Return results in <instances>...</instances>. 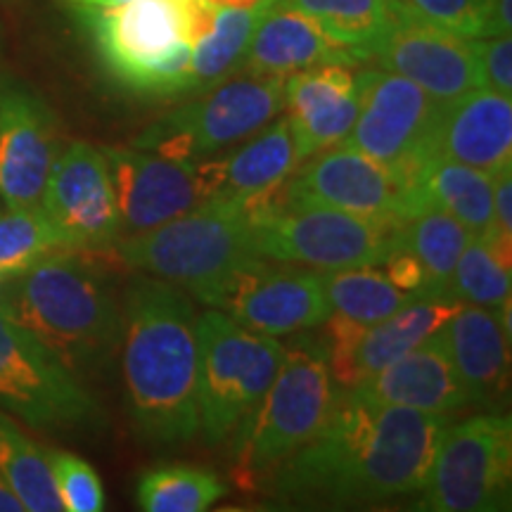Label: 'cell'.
<instances>
[{
    "label": "cell",
    "mask_w": 512,
    "mask_h": 512,
    "mask_svg": "<svg viewBox=\"0 0 512 512\" xmlns=\"http://www.w3.org/2000/svg\"><path fill=\"white\" fill-rule=\"evenodd\" d=\"M451 415L339 396L323 430L268 477L275 501L358 508L418 496Z\"/></svg>",
    "instance_id": "6da1fadb"
},
{
    "label": "cell",
    "mask_w": 512,
    "mask_h": 512,
    "mask_svg": "<svg viewBox=\"0 0 512 512\" xmlns=\"http://www.w3.org/2000/svg\"><path fill=\"white\" fill-rule=\"evenodd\" d=\"M121 366L138 437L155 448L200 432L197 313L181 287L138 275L121 306Z\"/></svg>",
    "instance_id": "7a4b0ae2"
},
{
    "label": "cell",
    "mask_w": 512,
    "mask_h": 512,
    "mask_svg": "<svg viewBox=\"0 0 512 512\" xmlns=\"http://www.w3.org/2000/svg\"><path fill=\"white\" fill-rule=\"evenodd\" d=\"M0 311L31 332L76 380L110 368L121 306L83 249H60L0 280Z\"/></svg>",
    "instance_id": "3957f363"
},
{
    "label": "cell",
    "mask_w": 512,
    "mask_h": 512,
    "mask_svg": "<svg viewBox=\"0 0 512 512\" xmlns=\"http://www.w3.org/2000/svg\"><path fill=\"white\" fill-rule=\"evenodd\" d=\"M339 396L323 344L297 339L285 347L283 363L268 392L238 432L235 479L242 489L261 482L323 430Z\"/></svg>",
    "instance_id": "277c9868"
},
{
    "label": "cell",
    "mask_w": 512,
    "mask_h": 512,
    "mask_svg": "<svg viewBox=\"0 0 512 512\" xmlns=\"http://www.w3.org/2000/svg\"><path fill=\"white\" fill-rule=\"evenodd\" d=\"M76 15L102 67L128 91L152 98L190 93L192 46L181 0H131Z\"/></svg>",
    "instance_id": "5b68a950"
},
{
    "label": "cell",
    "mask_w": 512,
    "mask_h": 512,
    "mask_svg": "<svg viewBox=\"0 0 512 512\" xmlns=\"http://www.w3.org/2000/svg\"><path fill=\"white\" fill-rule=\"evenodd\" d=\"M114 247L124 264L192 294L216 285L256 256L252 221L235 202H202L174 221L121 238Z\"/></svg>",
    "instance_id": "8992f818"
},
{
    "label": "cell",
    "mask_w": 512,
    "mask_h": 512,
    "mask_svg": "<svg viewBox=\"0 0 512 512\" xmlns=\"http://www.w3.org/2000/svg\"><path fill=\"white\" fill-rule=\"evenodd\" d=\"M285 344L242 328L219 309L197 316L200 430L219 446L240 430L278 375Z\"/></svg>",
    "instance_id": "52a82bcc"
},
{
    "label": "cell",
    "mask_w": 512,
    "mask_h": 512,
    "mask_svg": "<svg viewBox=\"0 0 512 512\" xmlns=\"http://www.w3.org/2000/svg\"><path fill=\"white\" fill-rule=\"evenodd\" d=\"M283 105V76L238 69L152 121L131 145L169 159L197 162L254 136L283 112Z\"/></svg>",
    "instance_id": "ba28073f"
},
{
    "label": "cell",
    "mask_w": 512,
    "mask_h": 512,
    "mask_svg": "<svg viewBox=\"0 0 512 512\" xmlns=\"http://www.w3.org/2000/svg\"><path fill=\"white\" fill-rule=\"evenodd\" d=\"M256 256L278 264H302L323 271L382 266L403 249V223L366 219L318 204L247 214Z\"/></svg>",
    "instance_id": "9c48e42d"
},
{
    "label": "cell",
    "mask_w": 512,
    "mask_h": 512,
    "mask_svg": "<svg viewBox=\"0 0 512 512\" xmlns=\"http://www.w3.org/2000/svg\"><path fill=\"white\" fill-rule=\"evenodd\" d=\"M0 411L41 432H102L100 403L38 339L0 311Z\"/></svg>",
    "instance_id": "30bf717a"
},
{
    "label": "cell",
    "mask_w": 512,
    "mask_h": 512,
    "mask_svg": "<svg viewBox=\"0 0 512 512\" xmlns=\"http://www.w3.org/2000/svg\"><path fill=\"white\" fill-rule=\"evenodd\" d=\"M512 420L484 413L451 425L441 434L418 510L491 512L510 508Z\"/></svg>",
    "instance_id": "8fae6325"
},
{
    "label": "cell",
    "mask_w": 512,
    "mask_h": 512,
    "mask_svg": "<svg viewBox=\"0 0 512 512\" xmlns=\"http://www.w3.org/2000/svg\"><path fill=\"white\" fill-rule=\"evenodd\" d=\"M209 309L228 313L242 328L268 337L299 335L325 323L332 309L323 273L278 266L254 256L233 273L195 294Z\"/></svg>",
    "instance_id": "7c38bea8"
},
{
    "label": "cell",
    "mask_w": 512,
    "mask_h": 512,
    "mask_svg": "<svg viewBox=\"0 0 512 512\" xmlns=\"http://www.w3.org/2000/svg\"><path fill=\"white\" fill-rule=\"evenodd\" d=\"M285 204H318L366 219L406 223L418 214L413 185L399 166L384 164L354 147L313 155L283 183Z\"/></svg>",
    "instance_id": "4fadbf2b"
},
{
    "label": "cell",
    "mask_w": 512,
    "mask_h": 512,
    "mask_svg": "<svg viewBox=\"0 0 512 512\" xmlns=\"http://www.w3.org/2000/svg\"><path fill=\"white\" fill-rule=\"evenodd\" d=\"M358 117L342 145L411 174L430 155L439 102L406 76L363 69L356 74Z\"/></svg>",
    "instance_id": "5bb4252c"
},
{
    "label": "cell",
    "mask_w": 512,
    "mask_h": 512,
    "mask_svg": "<svg viewBox=\"0 0 512 512\" xmlns=\"http://www.w3.org/2000/svg\"><path fill=\"white\" fill-rule=\"evenodd\" d=\"M43 211L69 249L107 252L121 238V214L102 147L86 140L64 145L50 169Z\"/></svg>",
    "instance_id": "9a60e30c"
},
{
    "label": "cell",
    "mask_w": 512,
    "mask_h": 512,
    "mask_svg": "<svg viewBox=\"0 0 512 512\" xmlns=\"http://www.w3.org/2000/svg\"><path fill=\"white\" fill-rule=\"evenodd\" d=\"M384 72L406 76L437 102H448L479 86L477 55L472 38L434 27L394 0V17L373 50Z\"/></svg>",
    "instance_id": "2e32d148"
},
{
    "label": "cell",
    "mask_w": 512,
    "mask_h": 512,
    "mask_svg": "<svg viewBox=\"0 0 512 512\" xmlns=\"http://www.w3.org/2000/svg\"><path fill=\"white\" fill-rule=\"evenodd\" d=\"M121 214V238L147 233L202 204L195 162L138 147H102ZM119 238V240H121Z\"/></svg>",
    "instance_id": "e0dca14e"
},
{
    "label": "cell",
    "mask_w": 512,
    "mask_h": 512,
    "mask_svg": "<svg viewBox=\"0 0 512 512\" xmlns=\"http://www.w3.org/2000/svg\"><path fill=\"white\" fill-rule=\"evenodd\" d=\"M60 126L50 107L22 86H0V200L38 207L60 155Z\"/></svg>",
    "instance_id": "ac0fdd59"
},
{
    "label": "cell",
    "mask_w": 512,
    "mask_h": 512,
    "mask_svg": "<svg viewBox=\"0 0 512 512\" xmlns=\"http://www.w3.org/2000/svg\"><path fill=\"white\" fill-rule=\"evenodd\" d=\"M285 119L299 164L342 145L358 117L356 74L349 64H316L285 79Z\"/></svg>",
    "instance_id": "d6986e66"
},
{
    "label": "cell",
    "mask_w": 512,
    "mask_h": 512,
    "mask_svg": "<svg viewBox=\"0 0 512 512\" xmlns=\"http://www.w3.org/2000/svg\"><path fill=\"white\" fill-rule=\"evenodd\" d=\"M430 155L496 174L512 166V100L489 88H472L439 102Z\"/></svg>",
    "instance_id": "ffe728a7"
},
{
    "label": "cell",
    "mask_w": 512,
    "mask_h": 512,
    "mask_svg": "<svg viewBox=\"0 0 512 512\" xmlns=\"http://www.w3.org/2000/svg\"><path fill=\"white\" fill-rule=\"evenodd\" d=\"M470 408L498 411L510 394V330L501 313L463 304L439 330Z\"/></svg>",
    "instance_id": "44dd1931"
},
{
    "label": "cell",
    "mask_w": 512,
    "mask_h": 512,
    "mask_svg": "<svg viewBox=\"0 0 512 512\" xmlns=\"http://www.w3.org/2000/svg\"><path fill=\"white\" fill-rule=\"evenodd\" d=\"M439 330L411 354L401 356L392 366L366 377L347 392L370 403L425 413L453 415L470 408Z\"/></svg>",
    "instance_id": "7402d4cb"
},
{
    "label": "cell",
    "mask_w": 512,
    "mask_h": 512,
    "mask_svg": "<svg viewBox=\"0 0 512 512\" xmlns=\"http://www.w3.org/2000/svg\"><path fill=\"white\" fill-rule=\"evenodd\" d=\"M297 147L285 117L247 138L238 150L221 159H197L202 202L242 204L273 190L297 169Z\"/></svg>",
    "instance_id": "603a6c76"
},
{
    "label": "cell",
    "mask_w": 512,
    "mask_h": 512,
    "mask_svg": "<svg viewBox=\"0 0 512 512\" xmlns=\"http://www.w3.org/2000/svg\"><path fill=\"white\" fill-rule=\"evenodd\" d=\"M328 62L354 67L366 60L356 50L330 38L309 15L278 0L256 24L240 69L287 79L294 72Z\"/></svg>",
    "instance_id": "cb8c5ba5"
},
{
    "label": "cell",
    "mask_w": 512,
    "mask_h": 512,
    "mask_svg": "<svg viewBox=\"0 0 512 512\" xmlns=\"http://www.w3.org/2000/svg\"><path fill=\"white\" fill-rule=\"evenodd\" d=\"M415 207L439 209L482 235L494 223V176L451 159L427 157L411 174ZM415 214V216H418Z\"/></svg>",
    "instance_id": "d4e9b609"
},
{
    "label": "cell",
    "mask_w": 512,
    "mask_h": 512,
    "mask_svg": "<svg viewBox=\"0 0 512 512\" xmlns=\"http://www.w3.org/2000/svg\"><path fill=\"white\" fill-rule=\"evenodd\" d=\"M458 302L415 299L380 323L368 325L354 354V387L366 377L392 366L401 356L411 354L425 339H430L446 320L456 313Z\"/></svg>",
    "instance_id": "484cf974"
},
{
    "label": "cell",
    "mask_w": 512,
    "mask_h": 512,
    "mask_svg": "<svg viewBox=\"0 0 512 512\" xmlns=\"http://www.w3.org/2000/svg\"><path fill=\"white\" fill-rule=\"evenodd\" d=\"M470 238L472 233L463 223L439 209H425L403 223V249L418 256L427 273L420 299L451 302L448 285Z\"/></svg>",
    "instance_id": "4316f807"
},
{
    "label": "cell",
    "mask_w": 512,
    "mask_h": 512,
    "mask_svg": "<svg viewBox=\"0 0 512 512\" xmlns=\"http://www.w3.org/2000/svg\"><path fill=\"white\" fill-rule=\"evenodd\" d=\"M0 482L15 494L24 510H64L50 475L46 451L31 441L5 411H0Z\"/></svg>",
    "instance_id": "83f0119b"
},
{
    "label": "cell",
    "mask_w": 512,
    "mask_h": 512,
    "mask_svg": "<svg viewBox=\"0 0 512 512\" xmlns=\"http://www.w3.org/2000/svg\"><path fill=\"white\" fill-rule=\"evenodd\" d=\"M309 15L337 43L356 50L363 60L373 50L394 17V0H280Z\"/></svg>",
    "instance_id": "f1b7e54d"
},
{
    "label": "cell",
    "mask_w": 512,
    "mask_h": 512,
    "mask_svg": "<svg viewBox=\"0 0 512 512\" xmlns=\"http://www.w3.org/2000/svg\"><path fill=\"white\" fill-rule=\"evenodd\" d=\"M226 494L228 486L216 472L178 463L150 467L136 486L138 508L147 512H202Z\"/></svg>",
    "instance_id": "f546056e"
},
{
    "label": "cell",
    "mask_w": 512,
    "mask_h": 512,
    "mask_svg": "<svg viewBox=\"0 0 512 512\" xmlns=\"http://www.w3.org/2000/svg\"><path fill=\"white\" fill-rule=\"evenodd\" d=\"M323 287L332 311L366 325L380 323L406 304L420 299L418 294L394 287L387 275L375 271V266L325 271Z\"/></svg>",
    "instance_id": "4dcf8cb0"
},
{
    "label": "cell",
    "mask_w": 512,
    "mask_h": 512,
    "mask_svg": "<svg viewBox=\"0 0 512 512\" xmlns=\"http://www.w3.org/2000/svg\"><path fill=\"white\" fill-rule=\"evenodd\" d=\"M264 12L219 8L216 27L192 48L190 57V93H202L235 74L245 62L249 41Z\"/></svg>",
    "instance_id": "1f68e13d"
},
{
    "label": "cell",
    "mask_w": 512,
    "mask_h": 512,
    "mask_svg": "<svg viewBox=\"0 0 512 512\" xmlns=\"http://www.w3.org/2000/svg\"><path fill=\"white\" fill-rule=\"evenodd\" d=\"M60 249L69 247L41 204L0 214V280L29 271Z\"/></svg>",
    "instance_id": "d6a6232c"
},
{
    "label": "cell",
    "mask_w": 512,
    "mask_h": 512,
    "mask_svg": "<svg viewBox=\"0 0 512 512\" xmlns=\"http://www.w3.org/2000/svg\"><path fill=\"white\" fill-rule=\"evenodd\" d=\"M448 299L494 311L510 302V271L498 264L479 235H472L460 254L448 285Z\"/></svg>",
    "instance_id": "836d02e7"
},
{
    "label": "cell",
    "mask_w": 512,
    "mask_h": 512,
    "mask_svg": "<svg viewBox=\"0 0 512 512\" xmlns=\"http://www.w3.org/2000/svg\"><path fill=\"white\" fill-rule=\"evenodd\" d=\"M50 475H53L57 496H60L62 508L69 512H100L105 510V489L98 472L91 463L74 456L69 451H46Z\"/></svg>",
    "instance_id": "e575fe53"
},
{
    "label": "cell",
    "mask_w": 512,
    "mask_h": 512,
    "mask_svg": "<svg viewBox=\"0 0 512 512\" xmlns=\"http://www.w3.org/2000/svg\"><path fill=\"white\" fill-rule=\"evenodd\" d=\"M498 0H406L415 15L463 38L494 36Z\"/></svg>",
    "instance_id": "d590c367"
},
{
    "label": "cell",
    "mask_w": 512,
    "mask_h": 512,
    "mask_svg": "<svg viewBox=\"0 0 512 512\" xmlns=\"http://www.w3.org/2000/svg\"><path fill=\"white\" fill-rule=\"evenodd\" d=\"M477 55L479 86L498 95H512V41L510 36L472 38Z\"/></svg>",
    "instance_id": "8d00e7d4"
},
{
    "label": "cell",
    "mask_w": 512,
    "mask_h": 512,
    "mask_svg": "<svg viewBox=\"0 0 512 512\" xmlns=\"http://www.w3.org/2000/svg\"><path fill=\"white\" fill-rule=\"evenodd\" d=\"M384 268H387V278L394 287H399L403 292L411 294H422L427 283L425 266L420 264V259L415 254L408 252V249H399L384 261Z\"/></svg>",
    "instance_id": "74e56055"
},
{
    "label": "cell",
    "mask_w": 512,
    "mask_h": 512,
    "mask_svg": "<svg viewBox=\"0 0 512 512\" xmlns=\"http://www.w3.org/2000/svg\"><path fill=\"white\" fill-rule=\"evenodd\" d=\"M494 176V226L512 235V166Z\"/></svg>",
    "instance_id": "f35d334b"
},
{
    "label": "cell",
    "mask_w": 512,
    "mask_h": 512,
    "mask_svg": "<svg viewBox=\"0 0 512 512\" xmlns=\"http://www.w3.org/2000/svg\"><path fill=\"white\" fill-rule=\"evenodd\" d=\"M214 8H228V10H254V12H266L273 8L278 0H209Z\"/></svg>",
    "instance_id": "ab89813d"
},
{
    "label": "cell",
    "mask_w": 512,
    "mask_h": 512,
    "mask_svg": "<svg viewBox=\"0 0 512 512\" xmlns=\"http://www.w3.org/2000/svg\"><path fill=\"white\" fill-rule=\"evenodd\" d=\"M67 5H72L74 10L81 8H93V10H102V8H117V5L131 3V0H64Z\"/></svg>",
    "instance_id": "60d3db41"
},
{
    "label": "cell",
    "mask_w": 512,
    "mask_h": 512,
    "mask_svg": "<svg viewBox=\"0 0 512 512\" xmlns=\"http://www.w3.org/2000/svg\"><path fill=\"white\" fill-rule=\"evenodd\" d=\"M22 503L17 501L15 494L5 486L3 482H0V512H22Z\"/></svg>",
    "instance_id": "b9f144b4"
}]
</instances>
